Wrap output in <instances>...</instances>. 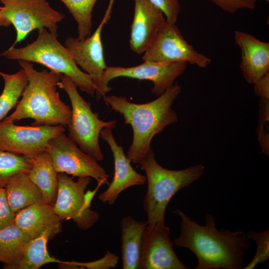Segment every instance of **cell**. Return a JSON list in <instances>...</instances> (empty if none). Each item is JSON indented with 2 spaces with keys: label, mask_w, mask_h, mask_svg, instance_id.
Listing matches in <instances>:
<instances>
[{
  "label": "cell",
  "mask_w": 269,
  "mask_h": 269,
  "mask_svg": "<svg viewBox=\"0 0 269 269\" xmlns=\"http://www.w3.org/2000/svg\"><path fill=\"white\" fill-rule=\"evenodd\" d=\"M187 63L184 62L153 63L143 61L141 64L130 67L107 66L104 71L100 87L95 94L99 101L111 91L109 86L112 80L119 77H127L152 82V94L160 96L171 87L175 80L186 69Z\"/></svg>",
  "instance_id": "cell-9"
},
{
  "label": "cell",
  "mask_w": 269,
  "mask_h": 269,
  "mask_svg": "<svg viewBox=\"0 0 269 269\" xmlns=\"http://www.w3.org/2000/svg\"><path fill=\"white\" fill-rule=\"evenodd\" d=\"M53 236L49 233L31 239L20 258L11 269H38L44 265L61 261L51 257L47 248V243Z\"/></svg>",
  "instance_id": "cell-23"
},
{
  "label": "cell",
  "mask_w": 269,
  "mask_h": 269,
  "mask_svg": "<svg viewBox=\"0 0 269 269\" xmlns=\"http://www.w3.org/2000/svg\"><path fill=\"white\" fill-rule=\"evenodd\" d=\"M173 212L181 219L180 235L174 239L173 244L195 255V269H243L245 253L250 246L246 234L240 229L218 230L211 214L206 216V224L202 226L179 209Z\"/></svg>",
  "instance_id": "cell-1"
},
{
  "label": "cell",
  "mask_w": 269,
  "mask_h": 269,
  "mask_svg": "<svg viewBox=\"0 0 269 269\" xmlns=\"http://www.w3.org/2000/svg\"></svg>",
  "instance_id": "cell-34"
},
{
  "label": "cell",
  "mask_w": 269,
  "mask_h": 269,
  "mask_svg": "<svg viewBox=\"0 0 269 269\" xmlns=\"http://www.w3.org/2000/svg\"><path fill=\"white\" fill-rule=\"evenodd\" d=\"M31 167V158L0 149V187H4L8 180L17 174L28 173Z\"/></svg>",
  "instance_id": "cell-26"
},
{
  "label": "cell",
  "mask_w": 269,
  "mask_h": 269,
  "mask_svg": "<svg viewBox=\"0 0 269 269\" xmlns=\"http://www.w3.org/2000/svg\"><path fill=\"white\" fill-rule=\"evenodd\" d=\"M234 40L241 51L243 76L248 83L254 84L269 72V43L239 30L235 31Z\"/></svg>",
  "instance_id": "cell-17"
},
{
  "label": "cell",
  "mask_w": 269,
  "mask_h": 269,
  "mask_svg": "<svg viewBox=\"0 0 269 269\" xmlns=\"http://www.w3.org/2000/svg\"><path fill=\"white\" fill-rule=\"evenodd\" d=\"M147 221H137L130 216L122 218V258L124 269H139L142 234Z\"/></svg>",
  "instance_id": "cell-19"
},
{
  "label": "cell",
  "mask_w": 269,
  "mask_h": 269,
  "mask_svg": "<svg viewBox=\"0 0 269 269\" xmlns=\"http://www.w3.org/2000/svg\"><path fill=\"white\" fill-rule=\"evenodd\" d=\"M1 73H2L0 72V75H1Z\"/></svg>",
  "instance_id": "cell-33"
},
{
  "label": "cell",
  "mask_w": 269,
  "mask_h": 269,
  "mask_svg": "<svg viewBox=\"0 0 269 269\" xmlns=\"http://www.w3.org/2000/svg\"><path fill=\"white\" fill-rule=\"evenodd\" d=\"M32 239L14 223L0 229V262L11 269Z\"/></svg>",
  "instance_id": "cell-22"
},
{
  "label": "cell",
  "mask_w": 269,
  "mask_h": 269,
  "mask_svg": "<svg viewBox=\"0 0 269 269\" xmlns=\"http://www.w3.org/2000/svg\"><path fill=\"white\" fill-rule=\"evenodd\" d=\"M0 75L4 80V88L0 95V122L5 118L10 110L16 107L28 82L22 68L14 74L2 73Z\"/></svg>",
  "instance_id": "cell-24"
},
{
  "label": "cell",
  "mask_w": 269,
  "mask_h": 269,
  "mask_svg": "<svg viewBox=\"0 0 269 269\" xmlns=\"http://www.w3.org/2000/svg\"><path fill=\"white\" fill-rule=\"evenodd\" d=\"M58 87L66 92L71 104V116L67 126L68 137L85 153L97 161L103 160L104 156L99 142L100 133L104 128H116L117 121L100 120L99 114L92 111L91 103L80 96L77 86L67 76L62 75Z\"/></svg>",
  "instance_id": "cell-6"
},
{
  "label": "cell",
  "mask_w": 269,
  "mask_h": 269,
  "mask_svg": "<svg viewBox=\"0 0 269 269\" xmlns=\"http://www.w3.org/2000/svg\"><path fill=\"white\" fill-rule=\"evenodd\" d=\"M181 91L180 86L175 83L157 99L142 104L130 102L125 96L103 97L111 110L122 115L125 123L132 127L133 140L126 155L131 162L138 163L151 148L154 136L177 121L172 105Z\"/></svg>",
  "instance_id": "cell-2"
},
{
  "label": "cell",
  "mask_w": 269,
  "mask_h": 269,
  "mask_svg": "<svg viewBox=\"0 0 269 269\" xmlns=\"http://www.w3.org/2000/svg\"><path fill=\"white\" fill-rule=\"evenodd\" d=\"M15 215L9 207L4 187H0V229L13 224Z\"/></svg>",
  "instance_id": "cell-30"
},
{
  "label": "cell",
  "mask_w": 269,
  "mask_h": 269,
  "mask_svg": "<svg viewBox=\"0 0 269 269\" xmlns=\"http://www.w3.org/2000/svg\"><path fill=\"white\" fill-rule=\"evenodd\" d=\"M4 188L10 209L15 214L32 204L45 202L41 191L27 173L11 177Z\"/></svg>",
  "instance_id": "cell-20"
},
{
  "label": "cell",
  "mask_w": 269,
  "mask_h": 269,
  "mask_svg": "<svg viewBox=\"0 0 269 269\" xmlns=\"http://www.w3.org/2000/svg\"><path fill=\"white\" fill-rule=\"evenodd\" d=\"M100 136L108 144L113 153L114 174L108 188L99 195L98 198L103 203L112 205L121 192L130 187L144 184L146 179L145 176L133 168L123 147L118 144L114 138L111 129H103Z\"/></svg>",
  "instance_id": "cell-15"
},
{
  "label": "cell",
  "mask_w": 269,
  "mask_h": 269,
  "mask_svg": "<svg viewBox=\"0 0 269 269\" xmlns=\"http://www.w3.org/2000/svg\"><path fill=\"white\" fill-rule=\"evenodd\" d=\"M37 32V38L31 43L21 48L12 45L1 55L9 59L37 63L50 71L67 76L81 91L93 96L96 88L91 76L79 68L57 36L45 28L38 29Z\"/></svg>",
  "instance_id": "cell-5"
},
{
  "label": "cell",
  "mask_w": 269,
  "mask_h": 269,
  "mask_svg": "<svg viewBox=\"0 0 269 269\" xmlns=\"http://www.w3.org/2000/svg\"><path fill=\"white\" fill-rule=\"evenodd\" d=\"M0 26L12 24L16 32L13 45L34 29L47 28L58 36L57 23L64 15L51 7L47 0H0Z\"/></svg>",
  "instance_id": "cell-7"
},
{
  "label": "cell",
  "mask_w": 269,
  "mask_h": 269,
  "mask_svg": "<svg viewBox=\"0 0 269 269\" xmlns=\"http://www.w3.org/2000/svg\"><path fill=\"white\" fill-rule=\"evenodd\" d=\"M62 125L21 126L0 122V149L31 159L46 151L49 141L65 132Z\"/></svg>",
  "instance_id": "cell-12"
},
{
  "label": "cell",
  "mask_w": 269,
  "mask_h": 269,
  "mask_svg": "<svg viewBox=\"0 0 269 269\" xmlns=\"http://www.w3.org/2000/svg\"><path fill=\"white\" fill-rule=\"evenodd\" d=\"M138 163L145 173L147 183L143 206L148 224L164 222L165 210L172 197L198 179L204 170L202 164L179 170L166 169L157 163L151 148Z\"/></svg>",
  "instance_id": "cell-4"
},
{
  "label": "cell",
  "mask_w": 269,
  "mask_h": 269,
  "mask_svg": "<svg viewBox=\"0 0 269 269\" xmlns=\"http://www.w3.org/2000/svg\"><path fill=\"white\" fill-rule=\"evenodd\" d=\"M58 186L53 209L61 221L72 220L82 230L92 227L98 221L99 213L90 209V204L97 189L85 190L91 182L90 177H78L77 181L64 173L57 174Z\"/></svg>",
  "instance_id": "cell-8"
},
{
  "label": "cell",
  "mask_w": 269,
  "mask_h": 269,
  "mask_svg": "<svg viewBox=\"0 0 269 269\" xmlns=\"http://www.w3.org/2000/svg\"><path fill=\"white\" fill-rule=\"evenodd\" d=\"M222 10L233 14L238 10H253L256 6L257 0H209Z\"/></svg>",
  "instance_id": "cell-29"
},
{
  "label": "cell",
  "mask_w": 269,
  "mask_h": 269,
  "mask_svg": "<svg viewBox=\"0 0 269 269\" xmlns=\"http://www.w3.org/2000/svg\"><path fill=\"white\" fill-rule=\"evenodd\" d=\"M134 14L131 25L130 48L143 53L166 20L162 11L149 0H134Z\"/></svg>",
  "instance_id": "cell-16"
},
{
  "label": "cell",
  "mask_w": 269,
  "mask_h": 269,
  "mask_svg": "<svg viewBox=\"0 0 269 269\" xmlns=\"http://www.w3.org/2000/svg\"><path fill=\"white\" fill-rule=\"evenodd\" d=\"M31 160L32 167L28 175L41 191L45 202L53 205L58 191V172L54 167L50 156L47 151H45Z\"/></svg>",
  "instance_id": "cell-21"
},
{
  "label": "cell",
  "mask_w": 269,
  "mask_h": 269,
  "mask_svg": "<svg viewBox=\"0 0 269 269\" xmlns=\"http://www.w3.org/2000/svg\"><path fill=\"white\" fill-rule=\"evenodd\" d=\"M61 220L53 205L43 202L32 204L15 214L14 224L31 239L44 233L53 237L62 231Z\"/></svg>",
  "instance_id": "cell-18"
},
{
  "label": "cell",
  "mask_w": 269,
  "mask_h": 269,
  "mask_svg": "<svg viewBox=\"0 0 269 269\" xmlns=\"http://www.w3.org/2000/svg\"><path fill=\"white\" fill-rule=\"evenodd\" d=\"M115 1L109 0L104 17L92 35L83 40L68 37L64 42V46L76 64L91 76L95 86V93L99 90L103 73L107 67L104 59L101 33L105 24L111 18Z\"/></svg>",
  "instance_id": "cell-13"
},
{
  "label": "cell",
  "mask_w": 269,
  "mask_h": 269,
  "mask_svg": "<svg viewBox=\"0 0 269 269\" xmlns=\"http://www.w3.org/2000/svg\"><path fill=\"white\" fill-rule=\"evenodd\" d=\"M246 235L249 239L256 242L257 251L252 261L243 269H253L257 265L266 262L269 258V230L261 232L250 230Z\"/></svg>",
  "instance_id": "cell-27"
},
{
  "label": "cell",
  "mask_w": 269,
  "mask_h": 269,
  "mask_svg": "<svg viewBox=\"0 0 269 269\" xmlns=\"http://www.w3.org/2000/svg\"><path fill=\"white\" fill-rule=\"evenodd\" d=\"M68 9L77 23L78 37L83 40L90 36L92 11L97 0H60Z\"/></svg>",
  "instance_id": "cell-25"
},
{
  "label": "cell",
  "mask_w": 269,
  "mask_h": 269,
  "mask_svg": "<svg viewBox=\"0 0 269 269\" xmlns=\"http://www.w3.org/2000/svg\"><path fill=\"white\" fill-rule=\"evenodd\" d=\"M143 54V61L153 63L184 62L203 68L211 62L188 43L175 23L167 20Z\"/></svg>",
  "instance_id": "cell-10"
},
{
  "label": "cell",
  "mask_w": 269,
  "mask_h": 269,
  "mask_svg": "<svg viewBox=\"0 0 269 269\" xmlns=\"http://www.w3.org/2000/svg\"><path fill=\"white\" fill-rule=\"evenodd\" d=\"M163 12L166 20L176 23L180 11L178 0H149Z\"/></svg>",
  "instance_id": "cell-28"
},
{
  "label": "cell",
  "mask_w": 269,
  "mask_h": 269,
  "mask_svg": "<svg viewBox=\"0 0 269 269\" xmlns=\"http://www.w3.org/2000/svg\"><path fill=\"white\" fill-rule=\"evenodd\" d=\"M266 0V1H268V2L269 1V0Z\"/></svg>",
  "instance_id": "cell-32"
},
{
  "label": "cell",
  "mask_w": 269,
  "mask_h": 269,
  "mask_svg": "<svg viewBox=\"0 0 269 269\" xmlns=\"http://www.w3.org/2000/svg\"><path fill=\"white\" fill-rule=\"evenodd\" d=\"M18 63L25 71L28 82L15 111L2 121L14 123L30 118L34 120L32 126H67L71 109L60 99L57 89L62 75L46 69L38 71L27 61L19 60Z\"/></svg>",
  "instance_id": "cell-3"
},
{
  "label": "cell",
  "mask_w": 269,
  "mask_h": 269,
  "mask_svg": "<svg viewBox=\"0 0 269 269\" xmlns=\"http://www.w3.org/2000/svg\"><path fill=\"white\" fill-rule=\"evenodd\" d=\"M173 245L164 222L147 224L142 237L139 269H189L177 257Z\"/></svg>",
  "instance_id": "cell-14"
},
{
  "label": "cell",
  "mask_w": 269,
  "mask_h": 269,
  "mask_svg": "<svg viewBox=\"0 0 269 269\" xmlns=\"http://www.w3.org/2000/svg\"><path fill=\"white\" fill-rule=\"evenodd\" d=\"M254 84L255 94L261 99L269 100V72Z\"/></svg>",
  "instance_id": "cell-31"
},
{
  "label": "cell",
  "mask_w": 269,
  "mask_h": 269,
  "mask_svg": "<svg viewBox=\"0 0 269 269\" xmlns=\"http://www.w3.org/2000/svg\"><path fill=\"white\" fill-rule=\"evenodd\" d=\"M46 151L57 172L71 175L73 177H92L101 185L109 184V175L98 161L82 151L64 132L49 141Z\"/></svg>",
  "instance_id": "cell-11"
}]
</instances>
